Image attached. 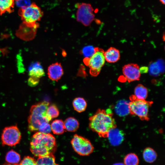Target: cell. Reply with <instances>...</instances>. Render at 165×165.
Returning a JSON list of instances; mask_svg holds the SVG:
<instances>
[{"mask_svg":"<svg viewBox=\"0 0 165 165\" xmlns=\"http://www.w3.org/2000/svg\"><path fill=\"white\" fill-rule=\"evenodd\" d=\"M30 145L31 152L38 157L53 154L57 147L56 140L53 135L40 132L32 136Z\"/></svg>","mask_w":165,"mask_h":165,"instance_id":"obj_2","label":"cell"},{"mask_svg":"<svg viewBox=\"0 0 165 165\" xmlns=\"http://www.w3.org/2000/svg\"><path fill=\"white\" fill-rule=\"evenodd\" d=\"M14 0H0V15L6 12H13L14 11Z\"/></svg>","mask_w":165,"mask_h":165,"instance_id":"obj_17","label":"cell"},{"mask_svg":"<svg viewBox=\"0 0 165 165\" xmlns=\"http://www.w3.org/2000/svg\"><path fill=\"white\" fill-rule=\"evenodd\" d=\"M3 165H19V164H13L9 163H6L4 164Z\"/></svg>","mask_w":165,"mask_h":165,"instance_id":"obj_36","label":"cell"},{"mask_svg":"<svg viewBox=\"0 0 165 165\" xmlns=\"http://www.w3.org/2000/svg\"><path fill=\"white\" fill-rule=\"evenodd\" d=\"M0 51L1 52L2 51L4 55L6 54L7 52H8L7 49H6V48L2 49H0Z\"/></svg>","mask_w":165,"mask_h":165,"instance_id":"obj_34","label":"cell"},{"mask_svg":"<svg viewBox=\"0 0 165 165\" xmlns=\"http://www.w3.org/2000/svg\"><path fill=\"white\" fill-rule=\"evenodd\" d=\"M51 130L54 134L59 135L63 134L65 128L64 122L61 119L54 120L50 125Z\"/></svg>","mask_w":165,"mask_h":165,"instance_id":"obj_21","label":"cell"},{"mask_svg":"<svg viewBox=\"0 0 165 165\" xmlns=\"http://www.w3.org/2000/svg\"><path fill=\"white\" fill-rule=\"evenodd\" d=\"M138 158L137 156L134 153L128 154L124 159V163L125 165H138Z\"/></svg>","mask_w":165,"mask_h":165,"instance_id":"obj_26","label":"cell"},{"mask_svg":"<svg viewBox=\"0 0 165 165\" xmlns=\"http://www.w3.org/2000/svg\"><path fill=\"white\" fill-rule=\"evenodd\" d=\"M160 2L163 4L164 5L165 3V0H159Z\"/></svg>","mask_w":165,"mask_h":165,"instance_id":"obj_37","label":"cell"},{"mask_svg":"<svg viewBox=\"0 0 165 165\" xmlns=\"http://www.w3.org/2000/svg\"><path fill=\"white\" fill-rule=\"evenodd\" d=\"M130 100L129 113L137 116L141 120H148L149 109L153 102L137 98L134 95L130 96Z\"/></svg>","mask_w":165,"mask_h":165,"instance_id":"obj_4","label":"cell"},{"mask_svg":"<svg viewBox=\"0 0 165 165\" xmlns=\"http://www.w3.org/2000/svg\"><path fill=\"white\" fill-rule=\"evenodd\" d=\"M0 52H1V51H0Z\"/></svg>","mask_w":165,"mask_h":165,"instance_id":"obj_38","label":"cell"},{"mask_svg":"<svg viewBox=\"0 0 165 165\" xmlns=\"http://www.w3.org/2000/svg\"><path fill=\"white\" fill-rule=\"evenodd\" d=\"M112 165H125L124 163H116L113 164Z\"/></svg>","mask_w":165,"mask_h":165,"instance_id":"obj_35","label":"cell"},{"mask_svg":"<svg viewBox=\"0 0 165 165\" xmlns=\"http://www.w3.org/2000/svg\"><path fill=\"white\" fill-rule=\"evenodd\" d=\"M74 151L81 156H87L92 153L94 147L90 141L77 134H75L71 141Z\"/></svg>","mask_w":165,"mask_h":165,"instance_id":"obj_7","label":"cell"},{"mask_svg":"<svg viewBox=\"0 0 165 165\" xmlns=\"http://www.w3.org/2000/svg\"><path fill=\"white\" fill-rule=\"evenodd\" d=\"M110 144L114 146L120 144L124 139L123 134L116 127L112 129L109 132L108 137Z\"/></svg>","mask_w":165,"mask_h":165,"instance_id":"obj_13","label":"cell"},{"mask_svg":"<svg viewBox=\"0 0 165 165\" xmlns=\"http://www.w3.org/2000/svg\"><path fill=\"white\" fill-rule=\"evenodd\" d=\"M18 13L23 22L28 24H36L40 20L43 15L41 8L35 3L27 7L20 8Z\"/></svg>","mask_w":165,"mask_h":165,"instance_id":"obj_6","label":"cell"},{"mask_svg":"<svg viewBox=\"0 0 165 165\" xmlns=\"http://www.w3.org/2000/svg\"><path fill=\"white\" fill-rule=\"evenodd\" d=\"M95 48L92 46H85L82 50V53L85 58H89L94 53Z\"/></svg>","mask_w":165,"mask_h":165,"instance_id":"obj_28","label":"cell"},{"mask_svg":"<svg viewBox=\"0 0 165 165\" xmlns=\"http://www.w3.org/2000/svg\"><path fill=\"white\" fill-rule=\"evenodd\" d=\"M72 105L75 110L78 112H81L86 110L87 104L86 102L83 98L78 97L73 100Z\"/></svg>","mask_w":165,"mask_h":165,"instance_id":"obj_23","label":"cell"},{"mask_svg":"<svg viewBox=\"0 0 165 165\" xmlns=\"http://www.w3.org/2000/svg\"><path fill=\"white\" fill-rule=\"evenodd\" d=\"M164 64L162 61L160 60L156 62L153 63L149 66V73L152 76H157L161 72H164Z\"/></svg>","mask_w":165,"mask_h":165,"instance_id":"obj_16","label":"cell"},{"mask_svg":"<svg viewBox=\"0 0 165 165\" xmlns=\"http://www.w3.org/2000/svg\"><path fill=\"white\" fill-rule=\"evenodd\" d=\"M104 51L102 49L95 47V52L89 58H85L84 63L90 68V73L93 76H96L100 73L104 65L105 59Z\"/></svg>","mask_w":165,"mask_h":165,"instance_id":"obj_5","label":"cell"},{"mask_svg":"<svg viewBox=\"0 0 165 165\" xmlns=\"http://www.w3.org/2000/svg\"><path fill=\"white\" fill-rule=\"evenodd\" d=\"M48 116L51 119L55 118L59 115V111L57 106L54 105H49L47 110Z\"/></svg>","mask_w":165,"mask_h":165,"instance_id":"obj_27","label":"cell"},{"mask_svg":"<svg viewBox=\"0 0 165 165\" xmlns=\"http://www.w3.org/2000/svg\"><path fill=\"white\" fill-rule=\"evenodd\" d=\"M17 68L18 71L20 73H23L25 71V69L22 61V60L20 56L18 55L17 56Z\"/></svg>","mask_w":165,"mask_h":165,"instance_id":"obj_32","label":"cell"},{"mask_svg":"<svg viewBox=\"0 0 165 165\" xmlns=\"http://www.w3.org/2000/svg\"><path fill=\"white\" fill-rule=\"evenodd\" d=\"M36 165H59L57 163L53 154L38 157L36 161Z\"/></svg>","mask_w":165,"mask_h":165,"instance_id":"obj_19","label":"cell"},{"mask_svg":"<svg viewBox=\"0 0 165 165\" xmlns=\"http://www.w3.org/2000/svg\"><path fill=\"white\" fill-rule=\"evenodd\" d=\"M38 130L44 134L50 133L51 131L50 125L48 122H43L40 125Z\"/></svg>","mask_w":165,"mask_h":165,"instance_id":"obj_29","label":"cell"},{"mask_svg":"<svg viewBox=\"0 0 165 165\" xmlns=\"http://www.w3.org/2000/svg\"><path fill=\"white\" fill-rule=\"evenodd\" d=\"M76 7L77 20L86 26L90 25L95 17L94 9L91 5L86 3H78Z\"/></svg>","mask_w":165,"mask_h":165,"instance_id":"obj_8","label":"cell"},{"mask_svg":"<svg viewBox=\"0 0 165 165\" xmlns=\"http://www.w3.org/2000/svg\"><path fill=\"white\" fill-rule=\"evenodd\" d=\"M134 95L137 98L145 100L148 94V89L141 84H138L134 90Z\"/></svg>","mask_w":165,"mask_h":165,"instance_id":"obj_24","label":"cell"},{"mask_svg":"<svg viewBox=\"0 0 165 165\" xmlns=\"http://www.w3.org/2000/svg\"><path fill=\"white\" fill-rule=\"evenodd\" d=\"M126 80L129 82L139 80L141 76L139 66L136 64H129L124 65L122 69Z\"/></svg>","mask_w":165,"mask_h":165,"instance_id":"obj_11","label":"cell"},{"mask_svg":"<svg viewBox=\"0 0 165 165\" xmlns=\"http://www.w3.org/2000/svg\"><path fill=\"white\" fill-rule=\"evenodd\" d=\"M89 121L90 128L101 137L107 138L109 131L116 127L113 114L109 110L98 109Z\"/></svg>","mask_w":165,"mask_h":165,"instance_id":"obj_1","label":"cell"},{"mask_svg":"<svg viewBox=\"0 0 165 165\" xmlns=\"http://www.w3.org/2000/svg\"><path fill=\"white\" fill-rule=\"evenodd\" d=\"M116 113L121 116L129 113V103L125 101H120L116 104L115 108Z\"/></svg>","mask_w":165,"mask_h":165,"instance_id":"obj_20","label":"cell"},{"mask_svg":"<svg viewBox=\"0 0 165 165\" xmlns=\"http://www.w3.org/2000/svg\"><path fill=\"white\" fill-rule=\"evenodd\" d=\"M39 26L38 23L35 24H28L23 22L16 30V35L24 40L30 41L35 37Z\"/></svg>","mask_w":165,"mask_h":165,"instance_id":"obj_10","label":"cell"},{"mask_svg":"<svg viewBox=\"0 0 165 165\" xmlns=\"http://www.w3.org/2000/svg\"><path fill=\"white\" fill-rule=\"evenodd\" d=\"M143 156L144 160L148 163H152L156 160L157 153L152 148L147 147L143 151Z\"/></svg>","mask_w":165,"mask_h":165,"instance_id":"obj_22","label":"cell"},{"mask_svg":"<svg viewBox=\"0 0 165 165\" xmlns=\"http://www.w3.org/2000/svg\"><path fill=\"white\" fill-rule=\"evenodd\" d=\"M39 79L38 78L30 76L28 80V84L31 87H34L38 85Z\"/></svg>","mask_w":165,"mask_h":165,"instance_id":"obj_33","label":"cell"},{"mask_svg":"<svg viewBox=\"0 0 165 165\" xmlns=\"http://www.w3.org/2000/svg\"><path fill=\"white\" fill-rule=\"evenodd\" d=\"M64 123L65 130L69 132H75L79 127V122L72 117L67 118Z\"/></svg>","mask_w":165,"mask_h":165,"instance_id":"obj_18","label":"cell"},{"mask_svg":"<svg viewBox=\"0 0 165 165\" xmlns=\"http://www.w3.org/2000/svg\"><path fill=\"white\" fill-rule=\"evenodd\" d=\"M105 60L110 63H114L118 61L120 57V52L117 49L111 47L104 52Z\"/></svg>","mask_w":165,"mask_h":165,"instance_id":"obj_15","label":"cell"},{"mask_svg":"<svg viewBox=\"0 0 165 165\" xmlns=\"http://www.w3.org/2000/svg\"><path fill=\"white\" fill-rule=\"evenodd\" d=\"M16 5L20 8H25L29 6L31 4L30 0H15Z\"/></svg>","mask_w":165,"mask_h":165,"instance_id":"obj_31","label":"cell"},{"mask_svg":"<svg viewBox=\"0 0 165 165\" xmlns=\"http://www.w3.org/2000/svg\"><path fill=\"white\" fill-rule=\"evenodd\" d=\"M47 72L49 79L55 81H57L60 79L63 74L62 66L58 62L50 65L48 68Z\"/></svg>","mask_w":165,"mask_h":165,"instance_id":"obj_12","label":"cell"},{"mask_svg":"<svg viewBox=\"0 0 165 165\" xmlns=\"http://www.w3.org/2000/svg\"><path fill=\"white\" fill-rule=\"evenodd\" d=\"M50 105L47 101H43L32 105L28 117V130L31 132L38 130L40 125L43 122L49 123L52 119L47 115V110Z\"/></svg>","mask_w":165,"mask_h":165,"instance_id":"obj_3","label":"cell"},{"mask_svg":"<svg viewBox=\"0 0 165 165\" xmlns=\"http://www.w3.org/2000/svg\"><path fill=\"white\" fill-rule=\"evenodd\" d=\"M28 75L31 77L40 79L45 75V72L40 63L35 62L31 63L28 67Z\"/></svg>","mask_w":165,"mask_h":165,"instance_id":"obj_14","label":"cell"},{"mask_svg":"<svg viewBox=\"0 0 165 165\" xmlns=\"http://www.w3.org/2000/svg\"><path fill=\"white\" fill-rule=\"evenodd\" d=\"M5 159L8 163L13 164H18L20 160V156L17 152L11 150L7 153Z\"/></svg>","mask_w":165,"mask_h":165,"instance_id":"obj_25","label":"cell"},{"mask_svg":"<svg viewBox=\"0 0 165 165\" xmlns=\"http://www.w3.org/2000/svg\"><path fill=\"white\" fill-rule=\"evenodd\" d=\"M21 137L20 132L16 125L6 127L2 134V144L3 146H15L19 143Z\"/></svg>","mask_w":165,"mask_h":165,"instance_id":"obj_9","label":"cell"},{"mask_svg":"<svg viewBox=\"0 0 165 165\" xmlns=\"http://www.w3.org/2000/svg\"><path fill=\"white\" fill-rule=\"evenodd\" d=\"M19 165H36V161L31 157L28 156L24 157L21 161Z\"/></svg>","mask_w":165,"mask_h":165,"instance_id":"obj_30","label":"cell"}]
</instances>
